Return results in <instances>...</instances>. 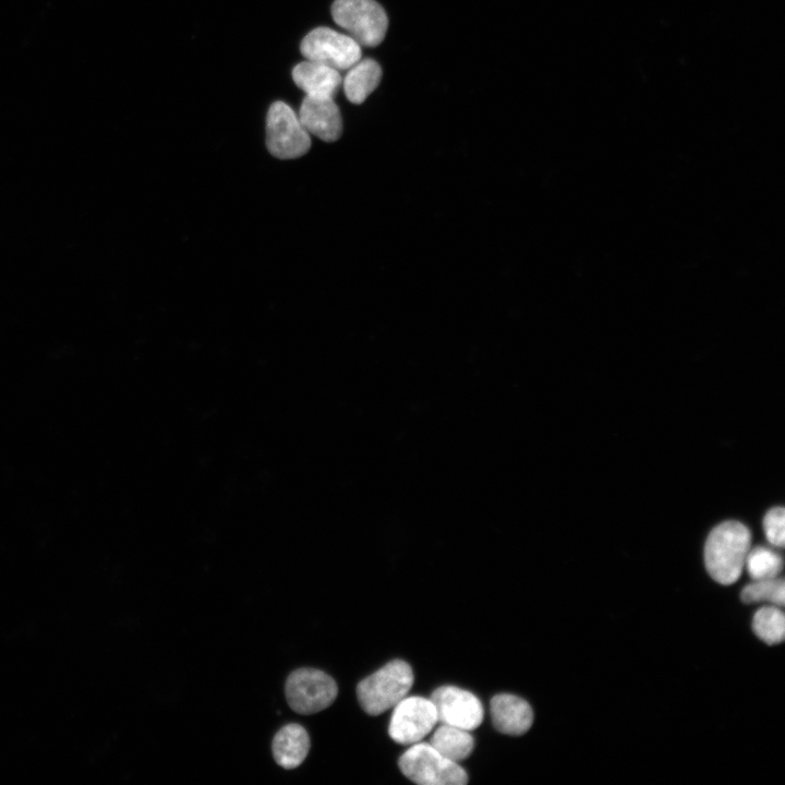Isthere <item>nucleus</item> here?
Listing matches in <instances>:
<instances>
[{
	"mask_svg": "<svg viewBox=\"0 0 785 785\" xmlns=\"http://www.w3.org/2000/svg\"><path fill=\"white\" fill-rule=\"evenodd\" d=\"M437 722V713L431 699L404 697L394 706L388 733L396 742L412 745L427 736Z\"/></svg>",
	"mask_w": 785,
	"mask_h": 785,
	"instance_id": "8",
	"label": "nucleus"
},
{
	"mask_svg": "<svg viewBox=\"0 0 785 785\" xmlns=\"http://www.w3.org/2000/svg\"><path fill=\"white\" fill-rule=\"evenodd\" d=\"M310 746V737L303 726L295 723L287 724L273 739V756L281 768L294 769L304 761Z\"/></svg>",
	"mask_w": 785,
	"mask_h": 785,
	"instance_id": "13",
	"label": "nucleus"
},
{
	"mask_svg": "<svg viewBox=\"0 0 785 785\" xmlns=\"http://www.w3.org/2000/svg\"><path fill=\"white\" fill-rule=\"evenodd\" d=\"M266 146L279 159H294L311 147L310 133L301 124L294 110L283 101L270 105L266 117Z\"/></svg>",
	"mask_w": 785,
	"mask_h": 785,
	"instance_id": "5",
	"label": "nucleus"
},
{
	"mask_svg": "<svg viewBox=\"0 0 785 785\" xmlns=\"http://www.w3.org/2000/svg\"><path fill=\"white\" fill-rule=\"evenodd\" d=\"M430 699L442 724L470 732L483 721V705L478 697L468 690L456 686H442L434 690Z\"/></svg>",
	"mask_w": 785,
	"mask_h": 785,
	"instance_id": "9",
	"label": "nucleus"
},
{
	"mask_svg": "<svg viewBox=\"0 0 785 785\" xmlns=\"http://www.w3.org/2000/svg\"><path fill=\"white\" fill-rule=\"evenodd\" d=\"M331 15L360 46L375 47L385 38L388 17L375 0H335Z\"/></svg>",
	"mask_w": 785,
	"mask_h": 785,
	"instance_id": "4",
	"label": "nucleus"
},
{
	"mask_svg": "<svg viewBox=\"0 0 785 785\" xmlns=\"http://www.w3.org/2000/svg\"><path fill=\"white\" fill-rule=\"evenodd\" d=\"M298 118L309 133L325 142H335L342 133V119L334 98L305 96Z\"/></svg>",
	"mask_w": 785,
	"mask_h": 785,
	"instance_id": "10",
	"label": "nucleus"
},
{
	"mask_svg": "<svg viewBox=\"0 0 785 785\" xmlns=\"http://www.w3.org/2000/svg\"><path fill=\"white\" fill-rule=\"evenodd\" d=\"M285 692L290 708L300 714L317 713L329 706L336 699V681L325 672L315 668H299L287 678Z\"/></svg>",
	"mask_w": 785,
	"mask_h": 785,
	"instance_id": "6",
	"label": "nucleus"
},
{
	"mask_svg": "<svg viewBox=\"0 0 785 785\" xmlns=\"http://www.w3.org/2000/svg\"><path fill=\"white\" fill-rule=\"evenodd\" d=\"M428 742L444 757L457 763L471 754L474 745L469 730L447 724L439 725Z\"/></svg>",
	"mask_w": 785,
	"mask_h": 785,
	"instance_id": "15",
	"label": "nucleus"
},
{
	"mask_svg": "<svg viewBox=\"0 0 785 785\" xmlns=\"http://www.w3.org/2000/svg\"><path fill=\"white\" fill-rule=\"evenodd\" d=\"M292 78L305 96L314 97L334 98L342 84L338 70L310 60L300 62L293 68Z\"/></svg>",
	"mask_w": 785,
	"mask_h": 785,
	"instance_id": "12",
	"label": "nucleus"
},
{
	"mask_svg": "<svg viewBox=\"0 0 785 785\" xmlns=\"http://www.w3.org/2000/svg\"><path fill=\"white\" fill-rule=\"evenodd\" d=\"M751 533L741 522L729 520L716 526L704 545V563L716 582L728 585L738 580L750 551Z\"/></svg>",
	"mask_w": 785,
	"mask_h": 785,
	"instance_id": "1",
	"label": "nucleus"
},
{
	"mask_svg": "<svg viewBox=\"0 0 785 785\" xmlns=\"http://www.w3.org/2000/svg\"><path fill=\"white\" fill-rule=\"evenodd\" d=\"M740 597L747 604L765 601L776 606H783L785 602L784 580L778 577L753 580L741 590Z\"/></svg>",
	"mask_w": 785,
	"mask_h": 785,
	"instance_id": "17",
	"label": "nucleus"
},
{
	"mask_svg": "<svg viewBox=\"0 0 785 785\" xmlns=\"http://www.w3.org/2000/svg\"><path fill=\"white\" fill-rule=\"evenodd\" d=\"M784 508L774 507L763 518V529L768 541L778 547L784 546Z\"/></svg>",
	"mask_w": 785,
	"mask_h": 785,
	"instance_id": "19",
	"label": "nucleus"
},
{
	"mask_svg": "<svg viewBox=\"0 0 785 785\" xmlns=\"http://www.w3.org/2000/svg\"><path fill=\"white\" fill-rule=\"evenodd\" d=\"M399 768L404 776L422 785H463L468 782L467 772L440 752L430 742H415L399 759Z\"/></svg>",
	"mask_w": 785,
	"mask_h": 785,
	"instance_id": "3",
	"label": "nucleus"
},
{
	"mask_svg": "<svg viewBox=\"0 0 785 785\" xmlns=\"http://www.w3.org/2000/svg\"><path fill=\"white\" fill-rule=\"evenodd\" d=\"M752 629L768 644L782 642L785 633L784 613L776 605L761 607L753 616Z\"/></svg>",
	"mask_w": 785,
	"mask_h": 785,
	"instance_id": "16",
	"label": "nucleus"
},
{
	"mask_svg": "<svg viewBox=\"0 0 785 785\" xmlns=\"http://www.w3.org/2000/svg\"><path fill=\"white\" fill-rule=\"evenodd\" d=\"M302 56L336 70H348L361 59L360 45L349 35L321 26L312 29L300 44Z\"/></svg>",
	"mask_w": 785,
	"mask_h": 785,
	"instance_id": "7",
	"label": "nucleus"
},
{
	"mask_svg": "<svg viewBox=\"0 0 785 785\" xmlns=\"http://www.w3.org/2000/svg\"><path fill=\"white\" fill-rule=\"evenodd\" d=\"M745 566L753 580L771 579L782 571L783 559L772 550L759 546L749 551Z\"/></svg>",
	"mask_w": 785,
	"mask_h": 785,
	"instance_id": "18",
	"label": "nucleus"
},
{
	"mask_svg": "<svg viewBox=\"0 0 785 785\" xmlns=\"http://www.w3.org/2000/svg\"><path fill=\"white\" fill-rule=\"evenodd\" d=\"M382 74V68L375 60L360 59L348 69L342 81L347 99L355 105L362 104L378 86Z\"/></svg>",
	"mask_w": 785,
	"mask_h": 785,
	"instance_id": "14",
	"label": "nucleus"
},
{
	"mask_svg": "<svg viewBox=\"0 0 785 785\" xmlns=\"http://www.w3.org/2000/svg\"><path fill=\"white\" fill-rule=\"evenodd\" d=\"M491 715L497 730L512 736L527 733L533 722L530 704L510 693H499L492 698Z\"/></svg>",
	"mask_w": 785,
	"mask_h": 785,
	"instance_id": "11",
	"label": "nucleus"
},
{
	"mask_svg": "<svg viewBox=\"0 0 785 785\" xmlns=\"http://www.w3.org/2000/svg\"><path fill=\"white\" fill-rule=\"evenodd\" d=\"M413 679L412 668L407 662L390 661L359 683L358 700L366 713L378 715L407 697Z\"/></svg>",
	"mask_w": 785,
	"mask_h": 785,
	"instance_id": "2",
	"label": "nucleus"
}]
</instances>
